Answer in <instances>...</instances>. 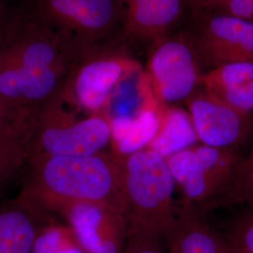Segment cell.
I'll return each mask as SVG.
<instances>
[{"mask_svg": "<svg viewBox=\"0 0 253 253\" xmlns=\"http://www.w3.org/2000/svg\"><path fill=\"white\" fill-rule=\"evenodd\" d=\"M204 88L229 105L248 114L253 112V63H228L202 75Z\"/></svg>", "mask_w": 253, "mask_h": 253, "instance_id": "cell-15", "label": "cell"}, {"mask_svg": "<svg viewBox=\"0 0 253 253\" xmlns=\"http://www.w3.org/2000/svg\"><path fill=\"white\" fill-rule=\"evenodd\" d=\"M142 70L117 42L90 47L74 55L61 96L79 112L105 114L120 86Z\"/></svg>", "mask_w": 253, "mask_h": 253, "instance_id": "cell-5", "label": "cell"}, {"mask_svg": "<svg viewBox=\"0 0 253 253\" xmlns=\"http://www.w3.org/2000/svg\"><path fill=\"white\" fill-rule=\"evenodd\" d=\"M78 112L65 102L61 90L43 103L37 113L27 162L42 156H90L103 152L112 142L108 116L94 114L79 118Z\"/></svg>", "mask_w": 253, "mask_h": 253, "instance_id": "cell-4", "label": "cell"}, {"mask_svg": "<svg viewBox=\"0 0 253 253\" xmlns=\"http://www.w3.org/2000/svg\"><path fill=\"white\" fill-rule=\"evenodd\" d=\"M162 240L150 235H127L122 253H164Z\"/></svg>", "mask_w": 253, "mask_h": 253, "instance_id": "cell-23", "label": "cell"}, {"mask_svg": "<svg viewBox=\"0 0 253 253\" xmlns=\"http://www.w3.org/2000/svg\"><path fill=\"white\" fill-rule=\"evenodd\" d=\"M49 225L47 214L20 195L0 204V253H32L38 236Z\"/></svg>", "mask_w": 253, "mask_h": 253, "instance_id": "cell-13", "label": "cell"}, {"mask_svg": "<svg viewBox=\"0 0 253 253\" xmlns=\"http://www.w3.org/2000/svg\"><path fill=\"white\" fill-rule=\"evenodd\" d=\"M196 134L204 145L237 147L253 135V118L207 89L196 90L185 100Z\"/></svg>", "mask_w": 253, "mask_h": 253, "instance_id": "cell-10", "label": "cell"}, {"mask_svg": "<svg viewBox=\"0 0 253 253\" xmlns=\"http://www.w3.org/2000/svg\"><path fill=\"white\" fill-rule=\"evenodd\" d=\"M60 214L68 220L85 253H123L127 236L125 214L90 204L70 207Z\"/></svg>", "mask_w": 253, "mask_h": 253, "instance_id": "cell-11", "label": "cell"}, {"mask_svg": "<svg viewBox=\"0 0 253 253\" xmlns=\"http://www.w3.org/2000/svg\"><path fill=\"white\" fill-rule=\"evenodd\" d=\"M185 36L200 64L211 69L235 62L253 63V21L194 10Z\"/></svg>", "mask_w": 253, "mask_h": 253, "instance_id": "cell-7", "label": "cell"}, {"mask_svg": "<svg viewBox=\"0 0 253 253\" xmlns=\"http://www.w3.org/2000/svg\"><path fill=\"white\" fill-rule=\"evenodd\" d=\"M148 52L147 74L156 98L163 104L186 100L200 84V63L185 34L163 37Z\"/></svg>", "mask_w": 253, "mask_h": 253, "instance_id": "cell-9", "label": "cell"}, {"mask_svg": "<svg viewBox=\"0 0 253 253\" xmlns=\"http://www.w3.org/2000/svg\"><path fill=\"white\" fill-rule=\"evenodd\" d=\"M165 106L153 98L132 115L110 118L114 152L126 156L146 148L159 129Z\"/></svg>", "mask_w": 253, "mask_h": 253, "instance_id": "cell-14", "label": "cell"}, {"mask_svg": "<svg viewBox=\"0 0 253 253\" xmlns=\"http://www.w3.org/2000/svg\"><path fill=\"white\" fill-rule=\"evenodd\" d=\"M124 35L151 42L170 35L186 9L185 0H120Z\"/></svg>", "mask_w": 253, "mask_h": 253, "instance_id": "cell-12", "label": "cell"}, {"mask_svg": "<svg viewBox=\"0 0 253 253\" xmlns=\"http://www.w3.org/2000/svg\"><path fill=\"white\" fill-rule=\"evenodd\" d=\"M20 196L41 211L58 212L90 204L126 215L122 156H42L27 162Z\"/></svg>", "mask_w": 253, "mask_h": 253, "instance_id": "cell-1", "label": "cell"}, {"mask_svg": "<svg viewBox=\"0 0 253 253\" xmlns=\"http://www.w3.org/2000/svg\"><path fill=\"white\" fill-rule=\"evenodd\" d=\"M205 0H185L186 9H190V12L197 10Z\"/></svg>", "mask_w": 253, "mask_h": 253, "instance_id": "cell-25", "label": "cell"}, {"mask_svg": "<svg viewBox=\"0 0 253 253\" xmlns=\"http://www.w3.org/2000/svg\"><path fill=\"white\" fill-rule=\"evenodd\" d=\"M198 140L189 112L165 106L159 129L146 148L167 159L173 154L193 146Z\"/></svg>", "mask_w": 253, "mask_h": 253, "instance_id": "cell-17", "label": "cell"}, {"mask_svg": "<svg viewBox=\"0 0 253 253\" xmlns=\"http://www.w3.org/2000/svg\"><path fill=\"white\" fill-rule=\"evenodd\" d=\"M225 236L234 253H253V208L235 218Z\"/></svg>", "mask_w": 253, "mask_h": 253, "instance_id": "cell-21", "label": "cell"}, {"mask_svg": "<svg viewBox=\"0 0 253 253\" xmlns=\"http://www.w3.org/2000/svg\"><path fill=\"white\" fill-rule=\"evenodd\" d=\"M219 253H234V251H233V249L231 248V246L229 244V242H228V246H227L226 248L224 249V250H222L221 252Z\"/></svg>", "mask_w": 253, "mask_h": 253, "instance_id": "cell-26", "label": "cell"}, {"mask_svg": "<svg viewBox=\"0 0 253 253\" xmlns=\"http://www.w3.org/2000/svg\"><path fill=\"white\" fill-rule=\"evenodd\" d=\"M13 13L9 11L3 0H0V46L2 44L6 34L9 30V25L13 17Z\"/></svg>", "mask_w": 253, "mask_h": 253, "instance_id": "cell-24", "label": "cell"}, {"mask_svg": "<svg viewBox=\"0 0 253 253\" xmlns=\"http://www.w3.org/2000/svg\"><path fill=\"white\" fill-rule=\"evenodd\" d=\"M75 51L22 9L0 46V97L39 108L62 89Z\"/></svg>", "mask_w": 253, "mask_h": 253, "instance_id": "cell-2", "label": "cell"}, {"mask_svg": "<svg viewBox=\"0 0 253 253\" xmlns=\"http://www.w3.org/2000/svg\"><path fill=\"white\" fill-rule=\"evenodd\" d=\"M23 10L51 29L77 54L116 42L122 30L120 0H26Z\"/></svg>", "mask_w": 253, "mask_h": 253, "instance_id": "cell-6", "label": "cell"}, {"mask_svg": "<svg viewBox=\"0 0 253 253\" xmlns=\"http://www.w3.org/2000/svg\"><path fill=\"white\" fill-rule=\"evenodd\" d=\"M28 139L0 144V183L27 162Z\"/></svg>", "mask_w": 253, "mask_h": 253, "instance_id": "cell-22", "label": "cell"}, {"mask_svg": "<svg viewBox=\"0 0 253 253\" xmlns=\"http://www.w3.org/2000/svg\"><path fill=\"white\" fill-rule=\"evenodd\" d=\"M39 108L20 106L0 97V144L30 138Z\"/></svg>", "mask_w": 253, "mask_h": 253, "instance_id": "cell-18", "label": "cell"}, {"mask_svg": "<svg viewBox=\"0 0 253 253\" xmlns=\"http://www.w3.org/2000/svg\"><path fill=\"white\" fill-rule=\"evenodd\" d=\"M167 242V253H219L228 246L225 235L214 231L189 208L177 215Z\"/></svg>", "mask_w": 253, "mask_h": 253, "instance_id": "cell-16", "label": "cell"}, {"mask_svg": "<svg viewBox=\"0 0 253 253\" xmlns=\"http://www.w3.org/2000/svg\"><path fill=\"white\" fill-rule=\"evenodd\" d=\"M241 158L237 147L202 145L190 146L165 160L186 197L205 201L225 190Z\"/></svg>", "mask_w": 253, "mask_h": 253, "instance_id": "cell-8", "label": "cell"}, {"mask_svg": "<svg viewBox=\"0 0 253 253\" xmlns=\"http://www.w3.org/2000/svg\"><path fill=\"white\" fill-rule=\"evenodd\" d=\"M32 253H86L71 227L49 225L38 236Z\"/></svg>", "mask_w": 253, "mask_h": 253, "instance_id": "cell-20", "label": "cell"}, {"mask_svg": "<svg viewBox=\"0 0 253 253\" xmlns=\"http://www.w3.org/2000/svg\"><path fill=\"white\" fill-rule=\"evenodd\" d=\"M221 198L216 204L241 205L253 208V145L251 152L240 159Z\"/></svg>", "mask_w": 253, "mask_h": 253, "instance_id": "cell-19", "label": "cell"}, {"mask_svg": "<svg viewBox=\"0 0 253 253\" xmlns=\"http://www.w3.org/2000/svg\"><path fill=\"white\" fill-rule=\"evenodd\" d=\"M122 156L127 235L167 239L176 222L172 173L161 155L149 148Z\"/></svg>", "mask_w": 253, "mask_h": 253, "instance_id": "cell-3", "label": "cell"}]
</instances>
